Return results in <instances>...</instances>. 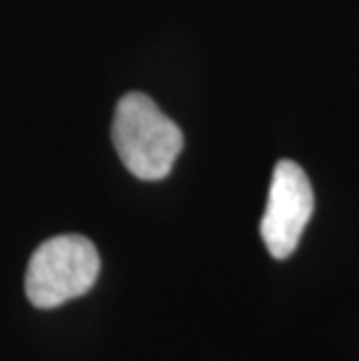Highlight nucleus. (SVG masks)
<instances>
[{"mask_svg": "<svg viewBox=\"0 0 359 361\" xmlns=\"http://www.w3.org/2000/svg\"><path fill=\"white\" fill-rule=\"evenodd\" d=\"M114 149L126 171L145 182L164 180L185 147V135L150 96H121L112 121Z\"/></svg>", "mask_w": 359, "mask_h": 361, "instance_id": "1", "label": "nucleus"}, {"mask_svg": "<svg viewBox=\"0 0 359 361\" xmlns=\"http://www.w3.org/2000/svg\"><path fill=\"white\" fill-rule=\"evenodd\" d=\"M101 259L84 235H56L33 252L26 271V296L35 308H56L84 296L96 284Z\"/></svg>", "mask_w": 359, "mask_h": 361, "instance_id": "2", "label": "nucleus"}, {"mask_svg": "<svg viewBox=\"0 0 359 361\" xmlns=\"http://www.w3.org/2000/svg\"><path fill=\"white\" fill-rule=\"evenodd\" d=\"M315 210V196L305 171L289 159L273 168L269 203L262 217V240L273 259H287L299 245Z\"/></svg>", "mask_w": 359, "mask_h": 361, "instance_id": "3", "label": "nucleus"}]
</instances>
